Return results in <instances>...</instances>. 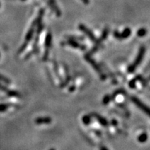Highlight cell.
Listing matches in <instances>:
<instances>
[{
  "label": "cell",
  "instance_id": "6da1fadb",
  "mask_svg": "<svg viewBox=\"0 0 150 150\" xmlns=\"http://www.w3.org/2000/svg\"><path fill=\"white\" fill-rule=\"evenodd\" d=\"M145 54V47H141L140 49L139 52H138V55H137V57L136 58V60H135L134 63L129 67L128 71L129 72L132 73L136 70V67H138L140 63H141Z\"/></svg>",
  "mask_w": 150,
  "mask_h": 150
},
{
  "label": "cell",
  "instance_id": "7a4b0ae2",
  "mask_svg": "<svg viewBox=\"0 0 150 150\" xmlns=\"http://www.w3.org/2000/svg\"><path fill=\"white\" fill-rule=\"evenodd\" d=\"M79 29L81 31H82V32H83L85 34L87 35L88 37L91 40L93 41V42H97V45H99L100 44V41L99 40H97L96 37L95 36V35H94V33L92 32V31H91L87 27H86L84 24H79Z\"/></svg>",
  "mask_w": 150,
  "mask_h": 150
},
{
  "label": "cell",
  "instance_id": "3957f363",
  "mask_svg": "<svg viewBox=\"0 0 150 150\" xmlns=\"http://www.w3.org/2000/svg\"><path fill=\"white\" fill-rule=\"evenodd\" d=\"M131 34V30L129 29V27L125 29V30L122 33L118 32L117 31H114V37L115 38L118 39V40H123V39H126L127 38H129Z\"/></svg>",
  "mask_w": 150,
  "mask_h": 150
},
{
  "label": "cell",
  "instance_id": "277c9868",
  "mask_svg": "<svg viewBox=\"0 0 150 150\" xmlns=\"http://www.w3.org/2000/svg\"><path fill=\"white\" fill-rule=\"evenodd\" d=\"M131 100H132V102H134L138 108H140V109L142 110V111L145 112V113L147 114V115H149V108H148L145 104H144L143 103H142L141 101L140 100V99L136 98V97H131Z\"/></svg>",
  "mask_w": 150,
  "mask_h": 150
},
{
  "label": "cell",
  "instance_id": "5b68a950",
  "mask_svg": "<svg viewBox=\"0 0 150 150\" xmlns=\"http://www.w3.org/2000/svg\"><path fill=\"white\" fill-rule=\"evenodd\" d=\"M86 60H87L90 63H91V64L92 65V66H93V67H94V69H95V70L97 71V72L99 73V75H100L101 76V77H102V79L103 80H104L105 79V76L104 74H103V73L102 72V70H101V69H100V67H99L98 65H97V64L96 63H95V61H93V59H91V57H90V56H88V55H86Z\"/></svg>",
  "mask_w": 150,
  "mask_h": 150
},
{
  "label": "cell",
  "instance_id": "8992f818",
  "mask_svg": "<svg viewBox=\"0 0 150 150\" xmlns=\"http://www.w3.org/2000/svg\"><path fill=\"white\" fill-rule=\"evenodd\" d=\"M48 4L51 7L52 10L55 13L56 16L58 17H60L61 16V11L60 10L59 7L58 6L56 0H48Z\"/></svg>",
  "mask_w": 150,
  "mask_h": 150
},
{
  "label": "cell",
  "instance_id": "52a82bcc",
  "mask_svg": "<svg viewBox=\"0 0 150 150\" xmlns=\"http://www.w3.org/2000/svg\"><path fill=\"white\" fill-rule=\"evenodd\" d=\"M0 89H1V91L6 92L8 96H10V97H21V95H20V93H19L18 92L14 91H9V90H8V88H5L4 86L1 85V84H0Z\"/></svg>",
  "mask_w": 150,
  "mask_h": 150
},
{
  "label": "cell",
  "instance_id": "ba28073f",
  "mask_svg": "<svg viewBox=\"0 0 150 150\" xmlns=\"http://www.w3.org/2000/svg\"><path fill=\"white\" fill-rule=\"evenodd\" d=\"M51 122L52 119L49 117H38L35 120V122L37 125H47V124L51 123Z\"/></svg>",
  "mask_w": 150,
  "mask_h": 150
},
{
  "label": "cell",
  "instance_id": "9c48e42d",
  "mask_svg": "<svg viewBox=\"0 0 150 150\" xmlns=\"http://www.w3.org/2000/svg\"><path fill=\"white\" fill-rule=\"evenodd\" d=\"M67 44H68V45L72 47H74V48H80V49H81V50H85L86 49L85 46L80 45L79 43L78 42H76V40H74L73 38H71L68 41H67Z\"/></svg>",
  "mask_w": 150,
  "mask_h": 150
},
{
  "label": "cell",
  "instance_id": "30bf717a",
  "mask_svg": "<svg viewBox=\"0 0 150 150\" xmlns=\"http://www.w3.org/2000/svg\"><path fill=\"white\" fill-rule=\"evenodd\" d=\"M52 34L51 33L49 32L47 33V35H46V39H45V45L47 50L49 51V48H50L52 45Z\"/></svg>",
  "mask_w": 150,
  "mask_h": 150
},
{
  "label": "cell",
  "instance_id": "8fae6325",
  "mask_svg": "<svg viewBox=\"0 0 150 150\" xmlns=\"http://www.w3.org/2000/svg\"><path fill=\"white\" fill-rule=\"evenodd\" d=\"M93 115L95 117V118L97 120V121H98L101 124V125H103V126H107L108 122H107V121H106V119H104V117L98 115L97 114H93Z\"/></svg>",
  "mask_w": 150,
  "mask_h": 150
},
{
  "label": "cell",
  "instance_id": "7c38bea8",
  "mask_svg": "<svg viewBox=\"0 0 150 150\" xmlns=\"http://www.w3.org/2000/svg\"><path fill=\"white\" fill-rule=\"evenodd\" d=\"M147 135L146 133H143V134H142L140 136H138V140L140 142H145L147 141Z\"/></svg>",
  "mask_w": 150,
  "mask_h": 150
},
{
  "label": "cell",
  "instance_id": "4fadbf2b",
  "mask_svg": "<svg viewBox=\"0 0 150 150\" xmlns=\"http://www.w3.org/2000/svg\"><path fill=\"white\" fill-rule=\"evenodd\" d=\"M108 35V29L107 27H106V28H105V29H104V31H103V33L102 34V37H101V38L99 39V40L102 41V40H105V39L107 38Z\"/></svg>",
  "mask_w": 150,
  "mask_h": 150
},
{
  "label": "cell",
  "instance_id": "5bb4252c",
  "mask_svg": "<svg viewBox=\"0 0 150 150\" xmlns=\"http://www.w3.org/2000/svg\"><path fill=\"white\" fill-rule=\"evenodd\" d=\"M146 33H147V30H146L145 29H144V28L140 29L138 31H137V35H138V36H139V37L145 36V35H146Z\"/></svg>",
  "mask_w": 150,
  "mask_h": 150
},
{
  "label": "cell",
  "instance_id": "9a60e30c",
  "mask_svg": "<svg viewBox=\"0 0 150 150\" xmlns=\"http://www.w3.org/2000/svg\"><path fill=\"white\" fill-rule=\"evenodd\" d=\"M83 122L85 125H89L91 123V117L88 115H86L83 117Z\"/></svg>",
  "mask_w": 150,
  "mask_h": 150
},
{
  "label": "cell",
  "instance_id": "2e32d148",
  "mask_svg": "<svg viewBox=\"0 0 150 150\" xmlns=\"http://www.w3.org/2000/svg\"><path fill=\"white\" fill-rule=\"evenodd\" d=\"M0 81L2 82H4V83H7V84H9L11 83V81L9 80L8 79H7L6 77H5V76H4L1 74H0Z\"/></svg>",
  "mask_w": 150,
  "mask_h": 150
},
{
  "label": "cell",
  "instance_id": "e0dca14e",
  "mask_svg": "<svg viewBox=\"0 0 150 150\" xmlns=\"http://www.w3.org/2000/svg\"><path fill=\"white\" fill-rule=\"evenodd\" d=\"M9 106H11V104H1L0 105V111H4V110H6Z\"/></svg>",
  "mask_w": 150,
  "mask_h": 150
},
{
  "label": "cell",
  "instance_id": "ac0fdd59",
  "mask_svg": "<svg viewBox=\"0 0 150 150\" xmlns=\"http://www.w3.org/2000/svg\"><path fill=\"white\" fill-rule=\"evenodd\" d=\"M110 101V97L109 95H106V96L104 97V100H103V102H104V104H107L108 102H109Z\"/></svg>",
  "mask_w": 150,
  "mask_h": 150
},
{
  "label": "cell",
  "instance_id": "d6986e66",
  "mask_svg": "<svg viewBox=\"0 0 150 150\" xmlns=\"http://www.w3.org/2000/svg\"><path fill=\"white\" fill-rule=\"evenodd\" d=\"M82 2H83L86 4H88L90 3V0H81Z\"/></svg>",
  "mask_w": 150,
  "mask_h": 150
},
{
  "label": "cell",
  "instance_id": "ffe728a7",
  "mask_svg": "<svg viewBox=\"0 0 150 150\" xmlns=\"http://www.w3.org/2000/svg\"><path fill=\"white\" fill-rule=\"evenodd\" d=\"M101 150H108L107 148L104 147H101Z\"/></svg>",
  "mask_w": 150,
  "mask_h": 150
},
{
  "label": "cell",
  "instance_id": "44dd1931",
  "mask_svg": "<svg viewBox=\"0 0 150 150\" xmlns=\"http://www.w3.org/2000/svg\"><path fill=\"white\" fill-rule=\"evenodd\" d=\"M50 150H55L54 149H50Z\"/></svg>",
  "mask_w": 150,
  "mask_h": 150
}]
</instances>
